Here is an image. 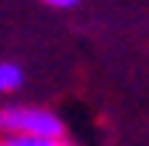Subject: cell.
<instances>
[{
  "label": "cell",
  "mask_w": 149,
  "mask_h": 146,
  "mask_svg": "<svg viewBox=\"0 0 149 146\" xmlns=\"http://www.w3.org/2000/svg\"><path fill=\"white\" fill-rule=\"evenodd\" d=\"M0 136H24V139H70L66 122L45 105H3L0 108Z\"/></svg>",
  "instance_id": "obj_1"
},
{
  "label": "cell",
  "mask_w": 149,
  "mask_h": 146,
  "mask_svg": "<svg viewBox=\"0 0 149 146\" xmlns=\"http://www.w3.org/2000/svg\"><path fill=\"white\" fill-rule=\"evenodd\" d=\"M24 87V66L14 59H0V94H14Z\"/></svg>",
  "instance_id": "obj_2"
},
{
  "label": "cell",
  "mask_w": 149,
  "mask_h": 146,
  "mask_svg": "<svg viewBox=\"0 0 149 146\" xmlns=\"http://www.w3.org/2000/svg\"><path fill=\"white\" fill-rule=\"evenodd\" d=\"M0 146H73L70 139L52 143V139H24V136H0Z\"/></svg>",
  "instance_id": "obj_3"
},
{
  "label": "cell",
  "mask_w": 149,
  "mask_h": 146,
  "mask_svg": "<svg viewBox=\"0 0 149 146\" xmlns=\"http://www.w3.org/2000/svg\"><path fill=\"white\" fill-rule=\"evenodd\" d=\"M38 4H45V7H52V11H73L83 0H38Z\"/></svg>",
  "instance_id": "obj_4"
}]
</instances>
